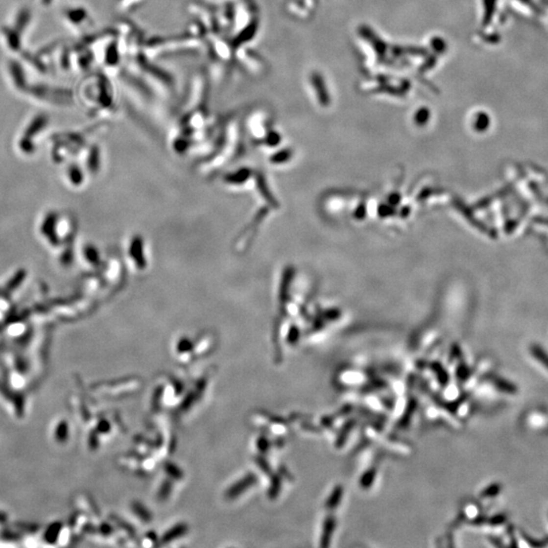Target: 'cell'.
Masks as SVG:
<instances>
[{"label":"cell","mask_w":548,"mask_h":548,"mask_svg":"<svg viewBox=\"0 0 548 548\" xmlns=\"http://www.w3.org/2000/svg\"><path fill=\"white\" fill-rule=\"evenodd\" d=\"M47 124V117L45 115H39L37 117H35V119L31 122V124L29 125V127L26 128L25 130V137H33L34 135H36L39 131H41L43 129Z\"/></svg>","instance_id":"6da1fadb"},{"label":"cell","mask_w":548,"mask_h":548,"mask_svg":"<svg viewBox=\"0 0 548 548\" xmlns=\"http://www.w3.org/2000/svg\"><path fill=\"white\" fill-rule=\"evenodd\" d=\"M31 11L27 9V8H23L19 11L18 13V17L16 19V25H15V29L21 33L22 31L24 30V27L27 25V24L30 23L31 21Z\"/></svg>","instance_id":"7a4b0ae2"},{"label":"cell","mask_w":548,"mask_h":548,"mask_svg":"<svg viewBox=\"0 0 548 548\" xmlns=\"http://www.w3.org/2000/svg\"><path fill=\"white\" fill-rule=\"evenodd\" d=\"M4 34L10 48L13 50H19L21 47L20 33L16 29H5Z\"/></svg>","instance_id":"277c9868"},{"label":"cell","mask_w":548,"mask_h":548,"mask_svg":"<svg viewBox=\"0 0 548 548\" xmlns=\"http://www.w3.org/2000/svg\"><path fill=\"white\" fill-rule=\"evenodd\" d=\"M10 72L17 86L19 88H24L25 86V79L22 66L18 62H10Z\"/></svg>","instance_id":"3957f363"},{"label":"cell","mask_w":548,"mask_h":548,"mask_svg":"<svg viewBox=\"0 0 548 548\" xmlns=\"http://www.w3.org/2000/svg\"><path fill=\"white\" fill-rule=\"evenodd\" d=\"M532 355L538 360V362L548 371V355L545 353V351L542 350L540 347L535 346L532 348Z\"/></svg>","instance_id":"8992f818"},{"label":"cell","mask_w":548,"mask_h":548,"mask_svg":"<svg viewBox=\"0 0 548 548\" xmlns=\"http://www.w3.org/2000/svg\"><path fill=\"white\" fill-rule=\"evenodd\" d=\"M51 1H52V0H42V2H43V4H45V5H49L51 3Z\"/></svg>","instance_id":"52a82bcc"},{"label":"cell","mask_w":548,"mask_h":548,"mask_svg":"<svg viewBox=\"0 0 548 548\" xmlns=\"http://www.w3.org/2000/svg\"><path fill=\"white\" fill-rule=\"evenodd\" d=\"M67 19L74 24L81 23L87 17V11L83 8H72L69 9L66 13Z\"/></svg>","instance_id":"5b68a950"}]
</instances>
